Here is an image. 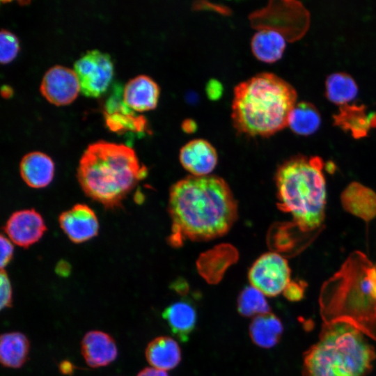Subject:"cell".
Masks as SVG:
<instances>
[{"label": "cell", "mask_w": 376, "mask_h": 376, "mask_svg": "<svg viewBox=\"0 0 376 376\" xmlns=\"http://www.w3.org/2000/svg\"><path fill=\"white\" fill-rule=\"evenodd\" d=\"M196 124L191 119H186L182 123V129L186 133H192L196 130Z\"/></svg>", "instance_id": "obj_34"}, {"label": "cell", "mask_w": 376, "mask_h": 376, "mask_svg": "<svg viewBox=\"0 0 376 376\" xmlns=\"http://www.w3.org/2000/svg\"><path fill=\"white\" fill-rule=\"evenodd\" d=\"M236 253V250L228 244H222L207 251L197 263L199 274L208 283H218L226 269L235 260Z\"/></svg>", "instance_id": "obj_18"}, {"label": "cell", "mask_w": 376, "mask_h": 376, "mask_svg": "<svg viewBox=\"0 0 376 376\" xmlns=\"http://www.w3.org/2000/svg\"><path fill=\"white\" fill-rule=\"evenodd\" d=\"M320 116L317 109L310 103L299 102L290 112L288 126L296 134L309 135L320 127Z\"/></svg>", "instance_id": "obj_24"}, {"label": "cell", "mask_w": 376, "mask_h": 376, "mask_svg": "<svg viewBox=\"0 0 376 376\" xmlns=\"http://www.w3.org/2000/svg\"><path fill=\"white\" fill-rule=\"evenodd\" d=\"M179 161L191 175L207 176L215 169L218 155L209 141L196 139L189 141L180 148Z\"/></svg>", "instance_id": "obj_12"}, {"label": "cell", "mask_w": 376, "mask_h": 376, "mask_svg": "<svg viewBox=\"0 0 376 376\" xmlns=\"http://www.w3.org/2000/svg\"><path fill=\"white\" fill-rule=\"evenodd\" d=\"M19 50L17 36L8 30L1 29L0 32V61L7 63L11 61Z\"/></svg>", "instance_id": "obj_27"}, {"label": "cell", "mask_w": 376, "mask_h": 376, "mask_svg": "<svg viewBox=\"0 0 376 376\" xmlns=\"http://www.w3.org/2000/svg\"><path fill=\"white\" fill-rule=\"evenodd\" d=\"M58 222L74 243H82L97 235L99 222L95 212L87 205L78 203L63 212Z\"/></svg>", "instance_id": "obj_11"}, {"label": "cell", "mask_w": 376, "mask_h": 376, "mask_svg": "<svg viewBox=\"0 0 376 376\" xmlns=\"http://www.w3.org/2000/svg\"><path fill=\"white\" fill-rule=\"evenodd\" d=\"M376 359L364 334L344 322L323 324L318 341L304 353L302 376H366Z\"/></svg>", "instance_id": "obj_6"}, {"label": "cell", "mask_w": 376, "mask_h": 376, "mask_svg": "<svg viewBox=\"0 0 376 376\" xmlns=\"http://www.w3.org/2000/svg\"><path fill=\"white\" fill-rule=\"evenodd\" d=\"M237 310L245 318L256 317L271 312L265 295L252 285L241 290L237 299Z\"/></svg>", "instance_id": "obj_26"}, {"label": "cell", "mask_w": 376, "mask_h": 376, "mask_svg": "<svg viewBox=\"0 0 376 376\" xmlns=\"http://www.w3.org/2000/svg\"><path fill=\"white\" fill-rule=\"evenodd\" d=\"M168 211L171 219L169 237L173 246L185 240L206 241L228 232L237 218V204L221 178L189 175L173 184Z\"/></svg>", "instance_id": "obj_1"}, {"label": "cell", "mask_w": 376, "mask_h": 376, "mask_svg": "<svg viewBox=\"0 0 376 376\" xmlns=\"http://www.w3.org/2000/svg\"><path fill=\"white\" fill-rule=\"evenodd\" d=\"M147 173L132 148L101 140L84 151L77 179L86 195L107 209H114L122 206Z\"/></svg>", "instance_id": "obj_3"}, {"label": "cell", "mask_w": 376, "mask_h": 376, "mask_svg": "<svg viewBox=\"0 0 376 376\" xmlns=\"http://www.w3.org/2000/svg\"><path fill=\"white\" fill-rule=\"evenodd\" d=\"M81 352L86 364L91 368L108 366L118 356L114 339L98 330L90 331L84 335L81 342Z\"/></svg>", "instance_id": "obj_13"}, {"label": "cell", "mask_w": 376, "mask_h": 376, "mask_svg": "<svg viewBox=\"0 0 376 376\" xmlns=\"http://www.w3.org/2000/svg\"><path fill=\"white\" fill-rule=\"evenodd\" d=\"M159 97V86L152 78L145 75H140L130 79L122 93L125 104L135 111L155 109Z\"/></svg>", "instance_id": "obj_14"}, {"label": "cell", "mask_w": 376, "mask_h": 376, "mask_svg": "<svg viewBox=\"0 0 376 376\" xmlns=\"http://www.w3.org/2000/svg\"><path fill=\"white\" fill-rule=\"evenodd\" d=\"M136 376H169L165 370L153 367H148L142 369Z\"/></svg>", "instance_id": "obj_32"}, {"label": "cell", "mask_w": 376, "mask_h": 376, "mask_svg": "<svg viewBox=\"0 0 376 376\" xmlns=\"http://www.w3.org/2000/svg\"><path fill=\"white\" fill-rule=\"evenodd\" d=\"M118 95V94H117ZM117 95L111 97L105 105V118L107 125L113 131L132 130L142 132L146 130V122L143 116L134 114L132 109L120 100Z\"/></svg>", "instance_id": "obj_21"}, {"label": "cell", "mask_w": 376, "mask_h": 376, "mask_svg": "<svg viewBox=\"0 0 376 376\" xmlns=\"http://www.w3.org/2000/svg\"><path fill=\"white\" fill-rule=\"evenodd\" d=\"M357 91L356 82L347 74L334 73L327 79V96L331 102L336 104L343 105L352 100L357 96Z\"/></svg>", "instance_id": "obj_25"}, {"label": "cell", "mask_w": 376, "mask_h": 376, "mask_svg": "<svg viewBox=\"0 0 376 376\" xmlns=\"http://www.w3.org/2000/svg\"><path fill=\"white\" fill-rule=\"evenodd\" d=\"M306 287V283L303 281H291L283 293L289 301H299L304 295Z\"/></svg>", "instance_id": "obj_29"}, {"label": "cell", "mask_w": 376, "mask_h": 376, "mask_svg": "<svg viewBox=\"0 0 376 376\" xmlns=\"http://www.w3.org/2000/svg\"><path fill=\"white\" fill-rule=\"evenodd\" d=\"M283 331L281 321L271 312L254 317L249 328L252 342L256 345L265 349L277 345Z\"/></svg>", "instance_id": "obj_22"}, {"label": "cell", "mask_w": 376, "mask_h": 376, "mask_svg": "<svg viewBox=\"0 0 376 376\" xmlns=\"http://www.w3.org/2000/svg\"><path fill=\"white\" fill-rule=\"evenodd\" d=\"M146 359L153 368L169 370L177 367L181 361V349L176 340L169 336H158L147 345Z\"/></svg>", "instance_id": "obj_19"}, {"label": "cell", "mask_w": 376, "mask_h": 376, "mask_svg": "<svg viewBox=\"0 0 376 376\" xmlns=\"http://www.w3.org/2000/svg\"><path fill=\"white\" fill-rule=\"evenodd\" d=\"M285 46L283 33L274 28H260L251 40L253 54L258 61L265 63H274L279 60Z\"/></svg>", "instance_id": "obj_20"}, {"label": "cell", "mask_w": 376, "mask_h": 376, "mask_svg": "<svg viewBox=\"0 0 376 376\" xmlns=\"http://www.w3.org/2000/svg\"><path fill=\"white\" fill-rule=\"evenodd\" d=\"M80 91L88 97H98L108 88L113 74L111 56L97 49L88 50L74 63Z\"/></svg>", "instance_id": "obj_8"}, {"label": "cell", "mask_w": 376, "mask_h": 376, "mask_svg": "<svg viewBox=\"0 0 376 376\" xmlns=\"http://www.w3.org/2000/svg\"><path fill=\"white\" fill-rule=\"evenodd\" d=\"M40 91L50 103L65 105L75 99L80 91V86L74 70L56 65L45 72Z\"/></svg>", "instance_id": "obj_9"}, {"label": "cell", "mask_w": 376, "mask_h": 376, "mask_svg": "<svg viewBox=\"0 0 376 376\" xmlns=\"http://www.w3.org/2000/svg\"><path fill=\"white\" fill-rule=\"evenodd\" d=\"M46 230L42 216L34 209L15 212L4 227L9 239L19 246L26 249L40 240Z\"/></svg>", "instance_id": "obj_10"}, {"label": "cell", "mask_w": 376, "mask_h": 376, "mask_svg": "<svg viewBox=\"0 0 376 376\" xmlns=\"http://www.w3.org/2000/svg\"><path fill=\"white\" fill-rule=\"evenodd\" d=\"M319 306L323 324L347 323L376 340V263L352 252L323 283Z\"/></svg>", "instance_id": "obj_2"}, {"label": "cell", "mask_w": 376, "mask_h": 376, "mask_svg": "<svg viewBox=\"0 0 376 376\" xmlns=\"http://www.w3.org/2000/svg\"><path fill=\"white\" fill-rule=\"evenodd\" d=\"M77 367L70 361H62L58 365V369L61 374L71 375Z\"/></svg>", "instance_id": "obj_33"}, {"label": "cell", "mask_w": 376, "mask_h": 376, "mask_svg": "<svg viewBox=\"0 0 376 376\" xmlns=\"http://www.w3.org/2000/svg\"><path fill=\"white\" fill-rule=\"evenodd\" d=\"M30 343L26 336L18 331L1 334L0 361L7 368H19L27 361Z\"/></svg>", "instance_id": "obj_23"}, {"label": "cell", "mask_w": 376, "mask_h": 376, "mask_svg": "<svg viewBox=\"0 0 376 376\" xmlns=\"http://www.w3.org/2000/svg\"><path fill=\"white\" fill-rule=\"evenodd\" d=\"M323 168L320 157L299 155L285 161L275 174L278 208L289 213L292 222L305 233L318 230L324 220Z\"/></svg>", "instance_id": "obj_5"}, {"label": "cell", "mask_w": 376, "mask_h": 376, "mask_svg": "<svg viewBox=\"0 0 376 376\" xmlns=\"http://www.w3.org/2000/svg\"><path fill=\"white\" fill-rule=\"evenodd\" d=\"M19 171L22 180L28 186L35 189L43 188L54 178V164L47 155L34 151L22 157Z\"/></svg>", "instance_id": "obj_16"}, {"label": "cell", "mask_w": 376, "mask_h": 376, "mask_svg": "<svg viewBox=\"0 0 376 376\" xmlns=\"http://www.w3.org/2000/svg\"><path fill=\"white\" fill-rule=\"evenodd\" d=\"M223 87L217 80L211 79L206 86V93L211 100L218 99L222 94Z\"/></svg>", "instance_id": "obj_31"}, {"label": "cell", "mask_w": 376, "mask_h": 376, "mask_svg": "<svg viewBox=\"0 0 376 376\" xmlns=\"http://www.w3.org/2000/svg\"><path fill=\"white\" fill-rule=\"evenodd\" d=\"M1 269L10 262L13 254V246L11 242L3 234L1 235Z\"/></svg>", "instance_id": "obj_30"}, {"label": "cell", "mask_w": 376, "mask_h": 376, "mask_svg": "<svg viewBox=\"0 0 376 376\" xmlns=\"http://www.w3.org/2000/svg\"><path fill=\"white\" fill-rule=\"evenodd\" d=\"M296 100V91L288 81L274 73H258L234 88L233 127L249 136L273 135L288 126Z\"/></svg>", "instance_id": "obj_4"}, {"label": "cell", "mask_w": 376, "mask_h": 376, "mask_svg": "<svg viewBox=\"0 0 376 376\" xmlns=\"http://www.w3.org/2000/svg\"><path fill=\"white\" fill-rule=\"evenodd\" d=\"M345 210L369 222L376 217V193L358 182L350 183L340 194Z\"/></svg>", "instance_id": "obj_15"}, {"label": "cell", "mask_w": 376, "mask_h": 376, "mask_svg": "<svg viewBox=\"0 0 376 376\" xmlns=\"http://www.w3.org/2000/svg\"><path fill=\"white\" fill-rule=\"evenodd\" d=\"M287 260L276 251L258 257L251 266L248 279L251 285L265 296L276 297L283 292L290 281Z\"/></svg>", "instance_id": "obj_7"}, {"label": "cell", "mask_w": 376, "mask_h": 376, "mask_svg": "<svg viewBox=\"0 0 376 376\" xmlns=\"http://www.w3.org/2000/svg\"><path fill=\"white\" fill-rule=\"evenodd\" d=\"M0 281L1 309L10 308L12 306L13 302L12 286L10 282L9 277L4 269H1Z\"/></svg>", "instance_id": "obj_28"}, {"label": "cell", "mask_w": 376, "mask_h": 376, "mask_svg": "<svg viewBox=\"0 0 376 376\" xmlns=\"http://www.w3.org/2000/svg\"><path fill=\"white\" fill-rule=\"evenodd\" d=\"M171 333L181 342H187L195 329L197 313L194 306L186 300H180L168 306L162 313Z\"/></svg>", "instance_id": "obj_17"}]
</instances>
